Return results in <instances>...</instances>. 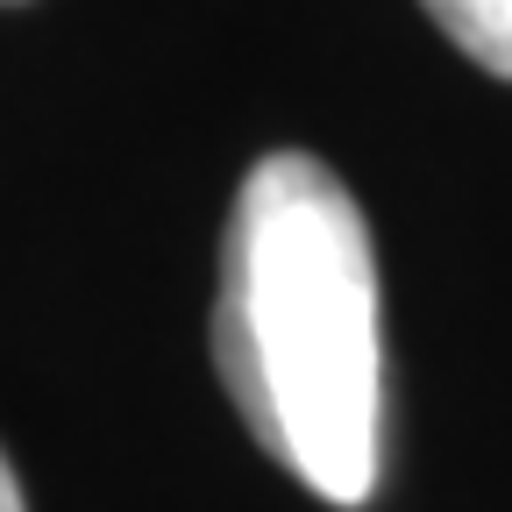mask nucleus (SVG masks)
<instances>
[{"label": "nucleus", "mask_w": 512, "mask_h": 512, "mask_svg": "<svg viewBox=\"0 0 512 512\" xmlns=\"http://www.w3.org/2000/svg\"><path fill=\"white\" fill-rule=\"evenodd\" d=\"M456 36L463 57H477L491 79H512V0H420Z\"/></svg>", "instance_id": "2"}, {"label": "nucleus", "mask_w": 512, "mask_h": 512, "mask_svg": "<svg viewBox=\"0 0 512 512\" xmlns=\"http://www.w3.org/2000/svg\"><path fill=\"white\" fill-rule=\"evenodd\" d=\"M0 512H29V505H22V484H15V470H8V456H0Z\"/></svg>", "instance_id": "3"}, {"label": "nucleus", "mask_w": 512, "mask_h": 512, "mask_svg": "<svg viewBox=\"0 0 512 512\" xmlns=\"http://www.w3.org/2000/svg\"><path fill=\"white\" fill-rule=\"evenodd\" d=\"M221 384L271 463L313 498L363 505L384 470L377 256L349 185L306 157H264L228 214L214 299Z\"/></svg>", "instance_id": "1"}]
</instances>
